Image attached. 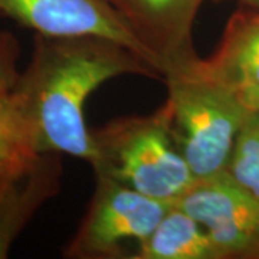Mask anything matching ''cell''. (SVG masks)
I'll list each match as a JSON object with an SVG mask.
<instances>
[{
    "label": "cell",
    "instance_id": "cell-12",
    "mask_svg": "<svg viewBox=\"0 0 259 259\" xmlns=\"http://www.w3.org/2000/svg\"><path fill=\"white\" fill-rule=\"evenodd\" d=\"M32 154L36 151L10 101L9 108L0 112V168L16 164Z\"/></svg>",
    "mask_w": 259,
    "mask_h": 259
},
{
    "label": "cell",
    "instance_id": "cell-7",
    "mask_svg": "<svg viewBox=\"0 0 259 259\" xmlns=\"http://www.w3.org/2000/svg\"><path fill=\"white\" fill-rule=\"evenodd\" d=\"M153 56L161 74L199 59L193 47L194 20L204 0H107Z\"/></svg>",
    "mask_w": 259,
    "mask_h": 259
},
{
    "label": "cell",
    "instance_id": "cell-10",
    "mask_svg": "<svg viewBox=\"0 0 259 259\" xmlns=\"http://www.w3.org/2000/svg\"><path fill=\"white\" fill-rule=\"evenodd\" d=\"M130 259H221L203 226L173 203Z\"/></svg>",
    "mask_w": 259,
    "mask_h": 259
},
{
    "label": "cell",
    "instance_id": "cell-15",
    "mask_svg": "<svg viewBox=\"0 0 259 259\" xmlns=\"http://www.w3.org/2000/svg\"><path fill=\"white\" fill-rule=\"evenodd\" d=\"M216 2H236L241 8L259 10V0H216Z\"/></svg>",
    "mask_w": 259,
    "mask_h": 259
},
{
    "label": "cell",
    "instance_id": "cell-8",
    "mask_svg": "<svg viewBox=\"0 0 259 259\" xmlns=\"http://www.w3.org/2000/svg\"><path fill=\"white\" fill-rule=\"evenodd\" d=\"M61 153H36L9 166L0 176V259L35 213L61 190Z\"/></svg>",
    "mask_w": 259,
    "mask_h": 259
},
{
    "label": "cell",
    "instance_id": "cell-16",
    "mask_svg": "<svg viewBox=\"0 0 259 259\" xmlns=\"http://www.w3.org/2000/svg\"><path fill=\"white\" fill-rule=\"evenodd\" d=\"M12 39H13V36H12L10 33H8V32H2V33H0V51L8 45Z\"/></svg>",
    "mask_w": 259,
    "mask_h": 259
},
{
    "label": "cell",
    "instance_id": "cell-5",
    "mask_svg": "<svg viewBox=\"0 0 259 259\" xmlns=\"http://www.w3.org/2000/svg\"><path fill=\"white\" fill-rule=\"evenodd\" d=\"M175 204L203 226L221 259H259V203L226 171L196 179Z\"/></svg>",
    "mask_w": 259,
    "mask_h": 259
},
{
    "label": "cell",
    "instance_id": "cell-11",
    "mask_svg": "<svg viewBox=\"0 0 259 259\" xmlns=\"http://www.w3.org/2000/svg\"><path fill=\"white\" fill-rule=\"evenodd\" d=\"M226 173L259 203V112L250 110L226 167Z\"/></svg>",
    "mask_w": 259,
    "mask_h": 259
},
{
    "label": "cell",
    "instance_id": "cell-17",
    "mask_svg": "<svg viewBox=\"0 0 259 259\" xmlns=\"http://www.w3.org/2000/svg\"><path fill=\"white\" fill-rule=\"evenodd\" d=\"M6 168H8V167H5V168H0V176H2V175H3V171H5V170H6Z\"/></svg>",
    "mask_w": 259,
    "mask_h": 259
},
{
    "label": "cell",
    "instance_id": "cell-14",
    "mask_svg": "<svg viewBox=\"0 0 259 259\" xmlns=\"http://www.w3.org/2000/svg\"><path fill=\"white\" fill-rule=\"evenodd\" d=\"M242 101L245 102V105L252 110V111L259 112V90H250V91H245V93L239 94Z\"/></svg>",
    "mask_w": 259,
    "mask_h": 259
},
{
    "label": "cell",
    "instance_id": "cell-4",
    "mask_svg": "<svg viewBox=\"0 0 259 259\" xmlns=\"http://www.w3.org/2000/svg\"><path fill=\"white\" fill-rule=\"evenodd\" d=\"M105 175L95 173V190L74 238L64 249L69 259L121 258L124 245L144 242L171 207Z\"/></svg>",
    "mask_w": 259,
    "mask_h": 259
},
{
    "label": "cell",
    "instance_id": "cell-2",
    "mask_svg": "<svg viewBox=\"0 0 259 259\" xmlns=\"http://www.w3.org/2000/svg\"><path fill=\"white\" fill-rule=\"evenodd\" d=\"M192 65L167 72L164 105L180 153L196 179L226 171L236 139L250 110L239 93Z\"/></svg>",
    "mask_w": 259,
    "mask_h": 259
},
{
    "label": "cell",
    "instance_id": "cell-1",
    "mask_svg": "<svg viewBox=\"0 0 259 259\" xmlns=\"http://www.w3.org/2000/svg\"><path fill=\"white\" fill-rule=\"evenodd\" d=\"M121 75L160 79L146 59L108 39L36 33L30 62L12 93L35 151L68 154L94 166L98 153L83 107L100 85Z\"/></svg>",
    "mask_w": 259,
    "mask_h": 259
},
{
    "label": "cell",
    "instance_id": "cell-13",
    "mask_svg": "<svg viewBox=\"0 0 259 259\" xmlns=\"http://www.w3.org/2000/svg\"><path fill=\"white\" fill-rule=\"evenodd\" d=\"M18 54L19 45L15 37L0 51V112L9 108L13 88L18 82Z\"/></svg>",
    "mask_w": 259,
    "mask_h": 259
},
{
    "label": "cell",
    "instance_id": "cell-9",
    "mask_svg": "<svg viewBox=\"0 0 259 259\" xmlns=\"http://www.w3.org/2000/svg\"><path fill=\"white\" fill-rule=\"evenodd\" d=\"M206 76L236 93L259 90V10L241 8L232 15L218 49L199 61Z\"/></svg>",
    "mask_w": 259,
    "mask_h": 259
},
{
    "label": "cell",
    "instance_id": "cell-6",
    "mask_svg": "<svg viewBox=\"0 0 259 259\" xmlns=\"http://www.w3.org/2000/svg\"><path fill=\"white\" fill-rule=\"evenodd\" d=\"M0 15L44 36L108 39L136 52L160 74L153 56L107 0H0Z\"/></svg>",
    "mask_w": 259,
    "mask_h": 259
},
{
    "label": "cell",
    "instance_id": "cell-3",
    "mask_svg": "<svg viewBox=\"0 0 259 259\" xmlns=\"http://www.w3.org/2000/svg\"><path fill=\"white\" fill-rule=\"evenodd\" d=\"M105 175L153 199L175 203L196 180L177 146L166 105L148 115L117 118L93 133Z\"/></svg>",
    "mask_w": 259,
    "mask_h": 259
}]
</instances>
